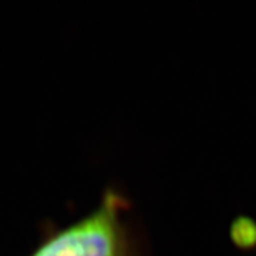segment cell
Returning a JSON list of instances; mask_svg holds the SVG:
<instances>
[{
    "label": "cell",
    "mask_w": 256,
    "mask_h": 256,
    "mask_svg": "<svg viewBox=\"0 0 256 256\" xmlns=\"http://www.w3.org/2000/svg\"><path fill=\"white\" fill-rule=\"evenodd\" d=\"M130 210L126 195L107 188L88 214L63 226H47L28 256H144Z\"/></svg>",
    "instance_id": "obj_1"
}]
</instances>
